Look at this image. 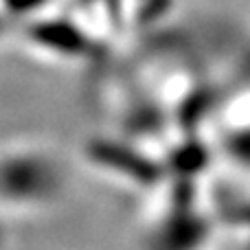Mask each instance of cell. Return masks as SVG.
Here are the masks:
<instances>
[{"label":"cell","instance_id":"6da1fadb","mask_svg":"<svg viewBox=\"0 0 250 250\" xmlns=\"http://www.w3.org/2000/svg\"><path fill=\"white\" fill-rule=\"evenodd\" d=\"M57 185L53 158L29 145L0 149V202L35 204L48 200Z\"/></svg>","mask_w":250,"mask_h":250},{"label":"cell","instance_id":"7a4b0ae2","mask_svg":"<svg viewBox=\"0 0 250 250\" xmlns=\"http://www.w3.org/2000/svg\"><path fill=\"white\" fill-rule=\"evenodd\" d=\"M0 242H2V229H0Z\"/></svg>","mask_w":250,"mask_h":250}]
</instances>
